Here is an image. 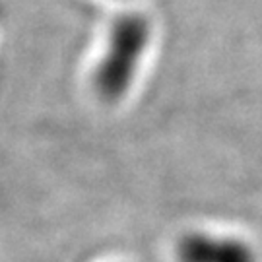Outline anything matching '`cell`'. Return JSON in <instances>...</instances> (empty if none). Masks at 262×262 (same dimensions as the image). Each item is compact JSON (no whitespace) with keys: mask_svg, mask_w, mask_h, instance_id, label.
<instances>
[{"mask_svg":"<svg viewBox=\"0 0 262 262\" xmlns=\"http://www.w3.org/2000/svg\"><path fill=\"white\" fill-rule=\"evenodd\" d=\"M148 41L150 24L144 16L128 14L113 24L109 47L94 76L95 92L105 101H117L128 92Z\"/></svg>","mask_w":262,"mask_h":262,"instance_id":"cell-1","label":"cell"},{"mask_svg":"<svg viewBox=\"0 0 262 262\" xmlns=\"http://www.w3.org/2000/svg\"><path fill=\"white\" fill-rule=\"evenodd\" d=\"M181 262H256L253 249L239 239L192 233L177 247Z\"/></svg>","mask_w":262,"mask_h":262,"instance_id":"cell-2","label":"cell"}]
</instances>
